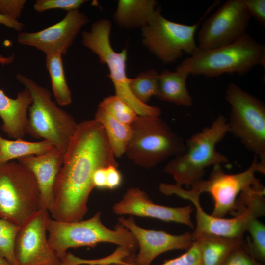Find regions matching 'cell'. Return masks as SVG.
<instances>
[{"label": "cell", "instance_id": "cell-19", "mask_svg": "<svg viewBox=\"0 0 265 265\" xmlns=\"http://www.w3.org/2000/svg\"><path fill=\"white\" fill-rule=\"evenodd\" d=\"M14 58V54L6 57L0 55V63L2 65L9 64ZM31 103V96L26 87L15 99L7 96L0 89V117L2 121L1 129L9 138L22 139L26 135L28 109Z\"/></svg>", "mask_w": 265, "mask_h": 265}, {"label": "cell", "instance_id": "cell-38", "mask_svg": "<svg viewBox=\"0 0 265 265\" xmlns=\"http://www.w3.org/2000/svg\"><path fill=\"white\" fill-rule=\"evenodd\" d=\"M0 24L14 29L16 31H21L24 26V24L18 20L11 19L0 13Z\"/></svg>", "mask_w": 265, "mask_h": 265}, {"label": "cell", "instance_id": "cell-12", "mask_svg": "<svg viewBox=\"0 0 265 265\" xmlns=\"http://www.w3.org/2000/svg\"><path fill=\"white\" fill-rule=\"evenodd\" d=\"M251 17L244 0H228L203 22L198 32L199 48L231 44L246 33Z\"/></svg>", "mask_w": 265, "mask_h": 265}, {"label": "cell", "instance_id": "cell-29", "mask_svg": "<svg viewBox=\"0 0 265 265\" xmlns=\"http://www.w3.org/2000/svg\"><path fill=\"white\" fill-rule=\"evenodd\" d=\"M250 235L251 240L246 250L256 260L265 262V226L258 218L250 220L246 226V232Z\"/></svg>", "mask_w": 265, "mask_h": 265}, {"label": "cell", "instance_id": "cell-23", "mask_svg": "<svg viewBox=\"0 0 265 265\" xmlns=\"http://www.w3.org/2000/svg\"><path fill=\"white\" fill-rule=\"evenodd\" d=\"M94 119L103 126L115 157L123 156L132 136L131 125L120 122L99 107Z\"/></svg>", "mask_w": 265, "mask_h": 265}, {"label": "cell", "instance_id": "cell-30", "mask_svg": "<svg viewBox=\"0 0 265 265\" xmlns=\"http://www.w3.org/2000/svg\"><path fill=\"white\" fill-rule=\"evenodd\" d=\"M86 1L85 0H37L33 7L39 13L52 9H61L69 12L78 9Z\"/></svg>", "mask_w": 265, "mask_h": 265}, {"label": "cell", "instance_id": "cell-32", "mask_svg": "<svg viewBox=\"0 0 265 265\" xmlns=\"http://www.w3.org/2000/svg\"><path fill=\"white\" fill-rule=\"evenodd\" d=\"M159 265H200L199 243L195 240L186 252L176 258L164 261Z\"/></svg>", "mask_w": 265, "mask_h": 265}, {"label": "cell", "instance_id": "cell-34", "mask_svg": "<svg viewBox=\"0 0 265 265\" xmlns=\"http://www.w3.org/2000/svg\"><path fill=\"white\" fill-rule=\"evenodd\" d=\"M26 2L25 0H0V13L18 20Z\"/></svg>", "mask_w": 265, "mask_h": 265}, {"label": "cell", "instance_id": "cell-31", "mask_svg": "<svg viewBox=\"0 0 265 265\" xmlns=\"http://www.w3.org/2000/svg\"><path fill=\"white\" fill-rule=\"evenodd\" d=\"M136 254L119 247L106 259L92 260V265H136Z\"/></svg>", "mask_w": 265, "mask_h": 265}, {"label": "cell", "instance_id": "cell-15", "mask_svg": "<svg viewBox=\"0 0 265 265\" xmlns=\"http://www.w3.org/2000/svg\"><path fill=\"white\" fill-rule=\"evenodd\" d=\"M87 15L78 9L67 12L61 21L35 32H23L17 41L23 45L36 48L45 55H65L82 27L89 22Z\"/></svg>", "mask_w": 265, "mask_h": 265}, {"label": "cell", "instance_id": "cell-28", "mask_svg": "<svg viewBox=\"0 0 265 265\" xmlns=\"http://www.w3.org/2000/svg\"><path fill=\"white\" fill-rule=\"evenodd\" d=\"M20 226L0 218V257L17 265L15 244Z\"/></svg>", "mask_w": 265, "mask_h": 265}, {"label": "cell", "instance_id": "cell-36", "mask_svg": "<svg viewBox=\"0 0 265 265\" xmlns=\"http://www.w3.org/2000/svg\"><path fill=\"white\" fill-rule=\"evenodd\" d=\"M122 182V176L118 166L110 165L106 168V188L110 190L116 189Z\"/></svg>", "mask_w": 265, "mask_h": 265}, {"label": "cell", "instance_id": "cell-3", "mask_svg": "<svg viewBox=\"0 0 265 265\" xmlns=\"http://www.w3.org/2000/svg\"><path fill=\"white\" fill-rule=\"evenodd\" d=\"M229 132L226 118L219 115L210 126L203 128L186 142V149L170 159L164 172L172 176L177 186L186 187L202 179L205 169L229 161L228 158L216 150V145Z\"/></svg>", "mask_w": 265, "mask_h": 265}, {"label": "cell", "instance_id": "cell-16", "mask_svg": "<svg viewBox=\"0 0 265 265\" xmlns=\"http://www.w3.org/2000/svg\"><path fill=\"white\" fill-rule=\"evenodd\" d=\"M119 223L134 237L138 248L136 265H150L156 258L174 250H187L194 241L192 233L174 235L164 231L147 229L138 225L132 217L118 218Z\"/></svg>", "mask_w": 265, "mask_h": 265}, {"label": "cell", "instance_id": "cell-20", "mask_svg": "<svg viewBox=\"0 0 265 265\" xmlns=\"http://www.w3.org/2000/svg\"><path fill=\"white\" fill-rule=\"evenodd\" d=\"M155 0H119L113 13L114 22L125 29L142 27L157 8Z\"/></svg>", "mask_w": 265, "mask_h": 265}, {"label": "cell", "instance_id": "cell-18", "mask_svg": "<svg viewBox=\"0 0 265 265\" xmlns=\"http://www.w3.org/2000/svg\"><path fill=\"white\" fill-rule=\"evenodd\" d=\"M64 155L53 147L41 155H31L17 159L34 176L40 192L41 208L49 212L54 202V184L63 163Z\"/></svg>", "mask_w": 265, "mask_h": 265}, {"label": "cell", "instance_id": "cell-33", "mask_svg": "<svg viewBox=\"0 0 265 265\" xmlns=\"http://www.w3.org/2000/svg\"><path fill=\"white\" fill-rule=\"evenodd\" d=\"M222 265H261L243 248V244L228 255Z\"/></svg>", "mask_w": 265, "mask_h": 265}, {"label": "cell", "instance_id": "cell-13", "mask_svg": "<svg viewBox=\"0 0 265 265\" xmlns=\"http://www.w3.org/2000/svg\"><path fill=\"white\" fill-rule=\"evenodd\" d=\"M200 196L186 189L180 197L189 200L196 209V227L192 233L194 239L205 234H212L233 238H243L248 222L265 214V193L256 194L241 213L231 218H219L209 214L203 209Z\"/></svg>", "mask_w": 265, "mask_h": 265}, {"label": "cell", "instance_id": "cell-22", "mask_svg": "<svg viewBox=\"0 0 265 265\" xmlns=\"http://www.w3.org/2000/svg\"><path fill=\"white\" fill-rule=\"evenodd\" d=\"M195 240L199 245L200 265H222L232 251L243 244V238L212 234L203 235Z\"/></svg>", "mask_w": 265, "mask_h": 265}, {"label": "cell", "instance_id": "cell-17", "mask_svg": "<svg viewBox=\"0 0 265 265\" xmlns=\"http://www.w3.org/2000/svg\"><path fill=\"white\" fill-rule=\"evenodd\" d=\"M117 215H130L173 222L194 228L191 214L194 208L191 205L173 207L154 203L148 194L138 187L128 189L122 198L112 208Z\"/></svg>", "mask_w": 265, "mask_h": 265}, {"label": "cell", "instance_id": "cell-5", "mask_svg": "<svg viewBox=\"0 0 265 265\" xmlns=\"http://www.w3.org/2000/svg\"><path fill=\"white\" fill-rule=\"evenodd\" d=\"M16 78L28 90L32 98L28 109L26 134L50 142L65 154L78 123L70 114L57 106L46 88L20 74L17 75Z\"/></svg>", "mask_w": 265, "mask_h": 265}, {"label": "cell", "instance_id": "cell-26", "mask_svg": "<svg viewBox=\"0 0 265 265\" xmlns=\"http://www.w3.org/2000/svg\"><path fill=\"white\" fill-rule=\"evenodd\" d=\"M159 74L154 69L141 72L136 77L129 79V85L134 96L141 102L147 104L158 92Z\"/></svg>", "mask_w": 265, "mask_h": 265}, {"label": "cell", "instance_id": "cell-14", "mask_svg": "<svg viewBox=\"0 0 265 265\" xmlns=\"http://www.w3.org/2000/svg\"><path fill=\"white\" fill-rule=\"evenodd\" d=\"M49 212L41 209L20 227L15 244L17 265H62L47 237Z\"/></svg>", "mask_w": 265, "mask_h": 265}, {"label": "cell", "instance_id": "cell-24", "mask_svg": "<svg viewBox=\"0 0 265 265\" xmlns=\"http://www.w3.org/2000/svg\"><path fill=\"white\" fill-rule=\"evenodd\" d=\"M53 147L50 142L45 140L38 142L23 139L9 140L2 137L0 133V165L14 159L31 155H41Z\"/></svg>", "mask_w": 265, "mask_h": 265}, {"label": "cell", "instance_id": "cell-9", "mask_svg": "<svg viewBox=\"0 0 265 265\" xmlns=\"http://www.w3.org/2000/svg\"><path fill=\"white\" fill-rule=\"evenodd\" d=\"M225 99L231 106L229 132L265 166V104L234 82L228 85Z\"/></svg>", "mask_w": 265, "mask_h": 265}, {"label": "cell", "instance_id": "cell-39", "mask_svg": "<svg viewBox=\"0 0 265 265\" xmlns=\"http://www.w3.org/2000/svg\"><path fill=\"white\" fill-rule=\"evenodd\" d=\"M0 265H13L6 259L0 257Z\"/></svg>", "mask_w": 265, "mask_h": 265}, {"label": "cell", "instance_id": "cell-2", "mask_svg": "<svg viewBox=\"0 0 265 265\" xmlns=\"http://www.w3.org/2000/svg\"><path fill=\"white\" fill-rule=\"evenodd\" d=\"M257 65L265 66V46L246 33L234 42L212 49L197 50L176 68L193 76L217 77L243 75Z\"/></svg>", "mask_w": 265, "mask_h": 265}, {"label": "cell", "instance_id": "cell-35", "mask_svg": "<svg viewBox=\"0 0 265 265\" xmlns=\"http://www.w3.org/2000/svg\"><path fill=\"white\" fill-rule=\"evenodd\" d=\"M251 17H254L263 26H265V0H244Z\"/></svg>", "mask_w": 265, "mask_h": 265}, {"label": "cell", "instance_id": "cell-21", "mask_svg": "<svg viewBox=\"0 0 265 265\" xmlns=\"http://www.w3.org/2000/svg\"><path fill=\"white\" fill-rule=\"evenodd\" d=\"M189 75L187 72L176 69L175 71L163 70L159 74L158 92L156 97L179 106H191L193 99L186 87Z\"/></svg>", "mask_w": 265, "mask_h": 265}, {"label": "cell", "instance_id": "cell-7", "mask_svg": "<svg viewBox=\"0 0 265 265\" xmlns=\"http://www.w3.org/2000/svg\"><path fill=\"white\" fill-rule=\"evenodd\" d=\"M111 26V22L106 19L95 22L90 31L82 32V44L98 56L102 64L107 66L108 76L114 85L115 95L138 116H159L161 112L159 107L141 102L132 93L126 73L127 49L116 52L112 48L110 41Z\"/></svg>", "mask_w": 265, "mask_h": 265}, {"label": "cell", "instance_id": "cell-11", "mask_svg": "<svg viewBox=\"0 0 265 265\" xmlns=\"http://www.w3.org/2000/svg\"><path fill=\"white\" fill-rule=\"evenodd\" d=\"M36 181L18 161L0 165V218L21 226L41 209Z\"/></svg>", "mask_w": 265, "mask_h": 265}, {"label": "cell", "instance_id": "cell-1", "mask_svg": "<svg viewBox=\"0 0 265 265\" xmlns=\"http://www.w3.org/2000/svg\"><path fill=\"white\" fill-rule=\"evenodd\" d=\"M110 165L118 166L102 125L94 119L78 123L55 180L54 202L49 211L53 218L83 220L94 188L93 174Z\"/></svg>", "mask_w": 265, "mask_h": 265}, {"label": "cell", "instance_id": "cell-27", "mask_svg": "<svg viewBox=\"0 0 265 265\" xmlns=\"http://www.w3.org/2000/svg\"><path fill=\"white\" fill-rule=\"evenodd\" d=\"M98 107L120 122L131 125L138 115L128 105L116 95L105 97Z\"/></svg>", "mask_w": 265, "mask_h": 265}, {"label": "cell", "instance_id": "cell-8", "mask_svg": "<svg viewBox=\"0 0 265 265\" xmlns=\"http://www.w3.org/2000/svg\"><path fill=\"white\" fill-rule=\"evenodd\" d=\"M219 3L214 2L197 23L190 25L167 19L157 7L141 28L143 45L164 64L175 62L184 53L192 55L198 48L195 35L201 22Z\"/></svg>", "mask_w": 265, "mask_h": 265}, {"label": "cell", "instance_id": "cell-6", "mask_svg": "<svg viewBox=\"0 0 265 265\" xmlns=\"http://www.w3.org/2000/svg\"><path fill=\"white\" fill-rule=\"evenodd\" d=\"M131 126L132 134L125 154L141 167H154L186 150V142L159 116H138Z\"/></svg>", "mask_w": 265, "mask_h": 265}, {"label": "cell", "instance_id": "cell-10", "mask_svg": "<svg viewBox=\"0 0 265 265\" xmlns=\"http://www.w3.org/2000/svg\"><path fill=\"white\" fill-rule=\"evenodd\" d=\"M257 172L265 174V166L260 163L255 155L247 169L236 174H227L221 165L216 164L213 166L212 173L207 179L196 182L189 190L199 196L204 193L211 195L214 204L212 215L224 218L230 214L235 216L246 208L239 201L241 193L260 183L255 176Z\"/></svg>", "mask_w": 265, "mask_h": 265}, {"label": "cell", "instance_id": "cell-37", "mask_svg": "<svg viewBox=\"0 0 265 265\" xmlns=\"http://www.w3.org/2000/svg\"><path fill=\"white\" fill-rule=\"evenodd\" d=\"M101 167L97 169L93 174L92 183L94 188L100 189L106 188V168Z\"/></svg>", "mask_w": 265, "mask_h": 265}, {"label": "cell", "instance_id": "cell-4", "mask_svg": "<svg viewBox=\"0 0 265 265\" xmlns=\"http://www.w3.org/2000/svg\"><path fill=\"white\" fill-rule=\"evenodd\" d=\"M47 230L49 245L62 261L68 249L72 248L93 247L100 243H110L134 252L138 247L134 237L128 229L120 223L113 229L107 227L102 222L100 212L87 220L74 222L49 217Z\"/></svg>", "mask_w": 265, "mask_h": 265}, {"label": "cell", "instance_id": "cell-25", "mask_svg": "<svg viewBox=\"0 0 265 265\" xmlns=\"http://www.w3.org/2000/svg\"><path fill=\"white\" fill-rule=\"evenodd\" d=\"M45 62L56 103L61 106L69 105L72 102V95L65 79L62 55L59 54L46 55Z\"/></svg>", "mask_w": 265, "mask_h": 265}]
</instances>
